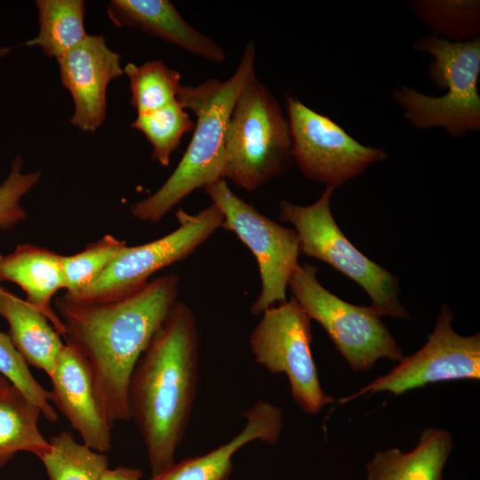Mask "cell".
Returning a JSON list of instances; mask_svg holds the SVG:
<instances>
[{
  "label": "cell",
  "mask_w": 480,
  "mask_h": 480,
  "mask_svg": "<svg viewBox=\"0 0 480 480\" xmlns=\"http://www.w3.org/2000/svg\"><path fill=\"white\" fill-rule=\"evenodd\" d=\"M180 277L169 273L140 291L106 303L54 300L66 342L77 348L92 367L100 401L112 427L130 420L131 375L155 333L177 302Z\"/></svg>",
  "instance_id": "6da1fadb"
},
{
  "label": "cell",
  "mask_w": 480,
  "mask_h": 480,
  "mask_svg": "<svg viewBox=\"0 0 480 480\" xmlns=\"http://www.w3.org/2000/svg\"><path fill=\"white\" fill-rule=\"evenodd\" d=\"M198 371L196 317L177 300L137 362L128 387L130 420L141 435L151 476L175 462L190 420Z\"/></svg>",
  "instance_id": "7a4b0ae2"
},
{
  "label": "cell",
  "mask_w": 480,
  "mask_h": 480,
  "mask_svg": "<svg viewBox=\"0 0 480 480\" xmlns=\"http://www.w3.org/2000/svg\"><path fill=\"white\" fill-rule=\"evenodd\" d=\"M255 60L256 48L250 42L237 68L227 80L212 78L197 86H181L178 101L196 117L192 138L165 182L153 195L131 206L133 217L157 222L196 189L223 179L228 123L243 87L255 76Z\"/></svg>",
  "instance_id": "3957f363"
},
{
  "label": "cell",
  "mask_w": 480,
  "mask_h": 480,
  "mask_svg": "<svg viewBox=\"0 0 480 480\" xmlns=\"http://www.w3.org/2000/svg\"><path fill=\"white\" fill-rule=\"evenodd\" d=\"M413 48L433 56L428 74L441 97L424 95L401 86L392 92L404 117L419 129L443 127L453 137L480 129V39L455 43L434 35L418 40Z\"/></svg>",
  "instance_id": "277c9868"
},
{
  "label": "cell",
  "mask_w": 480,
  "mask_h": 480,
  "mask_svg": "<svg viewBox=\"0 0 480 480\" xmlns=\"http://www.w3.org/2000/svg\"><path fill=\"white\" fill-rule=\"evenodd\" d=\"M292 160L288 120L254 76L243 87L228 123L223 179L254 191L283 174Z\"/></svg>",
  "instance_id": "5b68a950"
},
{
  "label": "cell",
  "mask_w": 480,
  "mask_h": 480,
  "mask_svg": "<svg viewBox=\"0 0 480 480\" xmlns=\"http://www.w3.org/2000/svg\"><path fill=\"white\" fill-rule=\"evenodd\" d=\"M333 190L326 186L317 201L307 206L281 201L279 220L294 226L301 253L329 264L365 290L380 316L408 319L399 300L398 279L358 251L337 225L330 208Z\"/></svg>",
  "instance_id": "8992f818"
},
{
  "label": "cell",
  "mask_w": 480,
  "mask_h": 480,
  "mask_svg": "<svg viewBox=\"0 0 480 480\" xmlns=\"http://www.w3.org/2000/svg\"><path fill=\"white\" fill-rule=\"evenodd\" d=\"M316 273L313 265H300L288 286L310 319L323 326L351 369L371 370L384 357L401 361L402 349L375 310L332 294L320 284Z\"/></svg>",
  "instance_id": "52a82bcc"
},
{
  "label": "cell",
  "mask_w": 480,
  "mask_h": 480,
  "mask_svg": "<svg viewBox=\"0 0 480 480\" xmlns=\"http://www.w3.org/2000/svg\"><path fill=\"white\" fill-rule=\"evenodd\" d=\"M179 227L152 242L124 247L100 275L74 297L82 303H106L125 298L147 285L156 272L192 254L218 228L224 217L212 204L196 214L180 209L175 212Z\"/></svg>",
  "instance_id": "ba28073f"
},
{
  "label": "cell",
  "mask_w": 480,
  "mask_h": 480,
  "mask_svg": "<svg viewBox=\"0 0 480 480\" xmlns=\"http://www.w3.org/2000/svg\"><path fill=\"white\" fill-rule=\"evenodd\" d=\"M311 319L293 296L262 312L250 335L256 363L273 373H284L295 403L317 414L334 399L321 387L312 356Z\"/></svg>",
  "instance_id": "9c48e42d"
},
{
  "label": "cell",
  "mask_w": 480,
  "mask_h": 480,
  "mask_svg": "<svg viewBox=\"0 0 480 480\" xmlns=\"http://www.w3.org/2000/svg\"><path fill=\"white\" fill-rule=\"evenodd\" d=\"M221 211L222 228L234 232L258 262L261 291L251 307L254 316L274 303L286 301L288 283L299 268L300 244L295 229L284 227L260 213L236 195L221 179L204 188Z\"/></svg>",
  "instance_id": "30bf717a"
},
{
  "label": "cell",
  "mask_w": 480,
  "mask_h": 480,
  "mask_svg": "<svg viewBox=\"0 0 480 480\" xmlns=\"http://www.w3.org/2000/svg\"><path fill=\"white\" fill-rule=\"evenodd\" d=\"M286 110L292 156L309 180L335 188L387 156L384 149L359 143L329 116L292 95Z\"/></svg>",
  "instance_id": "8fae6325"
},
{
  "label": "cell",
  "mask_w": 480,
  "mask_h": 480,
  "mask_svg": "<svg viewBox=\"0 0 480 480\" xmlns=\"http://www.w3.org/2000/svg\"><path fill=\"white\" fill-rule=\"evenodd\" d=\"M453 315L442 305L432 334L416 353L404 356L388 373L382 375L350 396L388 391L396 396L431 383L480 378V334H458L452 327Z\"/></svg>",
  "instance_id": "7c38bea8"
},
{
  "label": "cell",
  "mask_w": 480,
  "mask_h": 480,
  "mask_svg": "<svg viewBox=\"0 0 480 480\" xmlns=\"http://www.w3.org/2000/svg\"><path fill=\"white\" fill-rule=\"evenodd\" d=\"M57 61L74 102L69 122L84 132H96L106 117L108 85L124 73L120 53L107 45L103 35H88Z\"/></svg>",
  "instance_id": "4fadbf2b"
},
{
  "label": "cell",
  "mask_w": 480,
  "mask_h": 480,
  "mask_svg": "<svg viewBox=\"0 0 480 480\" xmlns=\"http://www.w3.org/2000/svg\"><path fill=\"white\" fill-rule=\"evenodd\" d=\"M51 400L80 435L83 444L106 453L112 447V426L100 401L89 361L66 342L50 376Z\"/></svg>",
  "instance_id": "5bb4252c"
},
{
  "label": "cell",
  "mask_w": 480,
  "mask_h": 480,
  "mask_svg": "<svg viewBox=\"0 0 480 480\" xmlns=\"http://www.w3.org/2000/svg\"><path fill=\"white\" fill-rule=\"evenodd\" d=\"M243 415L244 428L228 443L205 454L175 461L148 480H228L239 449L252 441L275 444L283 428L282 410L267 401H258Z\"/></svg>",
  "instance_id": "9a60e30c"
},
{
  "label": "cell",
  "mask_w": 480,
  "mask_h": 480,
  "mask_svg": "<svg viewBox=\"0 0 480 480\" xmlns=\"http://www.w3.org/2000/svg\"><path fill=\"white\" fill-rule=\"evenodd\" d=\"M107 13L118 28H137L209 61L226 60L223 48L189 25L168 0H111Z\"/></svg>",
  "instance_id": "2e32d148"
},
{
  "label": "cell",
  "mask_w": 480,
  "mask_h": 480,
  "mask_svg": "<svg viewBox=\"0 0 480 480\" xmlns=\"http://www.w3.org/2000/svg\"><path fill=\"white\" fill-rule=\"evenodd\" d=\"M0 281L17 284L25 292V300L64 336V324L52 307L53 296L65 289L60 254L34 244H19L11 253H0Z\"/></svg>",
  "instance_id": "e0dca14e"
},
{
  "label": "cell",
  "mask_w": 480,
  "mask_h": 480,
  "mask_svg": "<svg viewBox=\"0 0 480 480\" xmlns=\"http://www.w3.org/2000/svg\"><path fill=\"white\" fill-rule=\"evenodd\" d=\"M0 316L6 320L8 335L26 363L50 377L65 345L60 334L38 309L8 290L0 292Z\"/></svg>",
  "instance_id": "ac0fdd59"
},
{
  "label": "cell",
  "mask_w": 480,
  "mask_h": 480,
  "mask_svg": "<svg viewBox=\"0 0 480 480\" xmlns=\"http://www.w3.org/2000/svg\"><path fill=\"white\" fill-rule=\"evenodd\" d=\"M452 440L444 429L428 428L409 452L397 448L379 451L366 464L367 480H443Z\"/></svg>",
  "instance_id": "d6986e66"
},
{
  "label": "cell",
  "mask_w": 480,
  "mask_h": 480,
  "mask_svg": "<svg viewBox=\"0 0 480 480\" xmlns=\"http://www.w3.org/2000/svg\"><path fill=\"white\" fill-rule=\"evenodd\" d=\"M39 407L11 384L0 394V470L20 452L40 457L50 447L38 428Z\"/></svg>",
  "instance_id": "ffe728a7"
},
{
  "label": "cell",
  "mask_w": 480,
  "mask_h": 480,
  "mask_svg": "<svg viewBox=\"0 0 480 480\" xmlns=\"http://www.w3.org/2000/svg\"><path fill=\"white\" fill-rule=\"evenodd\" d=\"M39 31L25 43L39 46L44 54L56 60L82 43L88 34L84 28L85 4L82 0H37Z\"/></svg>",
  "instance_id": "44dd1931"
},
{
  "label": "cell",
  "mask_w": 480,
  "mask_h": 480,
  "mask_svg": "<svg viewBox=\"0 0 480 480\" xmlns=\"http://www.w3.org/2000/svg\"><path fill=\"white\" fill-rule=\"evenodd\" d=\"M50 447L41 460L49 480H100L108 468L106 453L94 451L61 431L48 440Z\"/></svg>",
  "instance_id": "7402d4cb"
},
{
  "label": "cell",
  "mask_w": 480,
  "mask_h": 480,
  "mask_svg": "<svg viewBox=\"0 0 480 480\" xmlns=\"http://www.w3.org/2000/svg\"><path fill=\"white\" fill-rule=\"evenodd\" d=\"M123 71L129 78L131 103L138 114L178 101L180 75L163 60H148L140 66L129 62Z\"/></svg>",
  "instance_id": "603a6c76"
},
{
  "label": "cell",
  "mask_w": 480,
  "mask_h": 480,
  "mask_svg": "<svg viewBox=\"0 0 480 480\" xmlns=\"http://www.w3.org/2000/svg\"><path fill=\"white\" fill-rule=\"evenodd\" d=\"M411 5L419 19L449 41L460 43L478 37L480 32V4L471 0H420Z\"/></svg>",
  "instance_id": "cb8c5ba5"
},
{
  "label": "cell",
  "mask_w": 480,
  "mask_h": 480,
  "mask_svg": "<svg viewBox=\"0 0 480 480\" xmlns=\"http://www.w3.org/2000/svg\"><path fill=\"white\" fill-rule=\"evenodd\" d=\"M131 126L141 132L152 146V159L168 166L181 138L195 123L179 101L154 111L137 114Z\"/></svg>",
  "instance_id": "d4e9b609"
},
{
  "label": "cell",
  "mask_w": 480,
  "mask_h": 480,
  "mask_svg": "<svg viewBox=\"0 0 480 480\" xmlns=\"http://www.w3.org/2000/svg\"><path fill=\"white\" fill-rule=\"evenodd\" d=\"M126 245L124 240L107 234L79 252L60 255L66 290L64 295L74 297L87 288Z\"/></svg>",
  "instance_id": "484cf974"
},
{
  "label": "cell",
  "mask_w": 480,
  "mask_h": 480,
  "mask_svg": "<svg viewBox=\"0 0 480 480\" xmlns=\"http://www.w3.org/2000/svg\"><path fill=\"white\" fill-rule=\"evenodd\" d=\"M0 374L36 404L43 416L55 422L58 414L51 404V393L33 376L28 364L14 347L8 333L0 331Z\"/></svg>",
  "instance_id": "4316f807"
},
{
  "label": "cell",
  "mask_w": 480,
  "mask_h": 480,
  "mask_svg": "<svg viewBox=\"0 0 480 480\" xmlns=\"http://www.w3.org/2000/svg\"><path fill=\"white\" fill-rule=\"evenodd\" d=\"M23 162L17 156L7 178L0 185V228L9 230L27 218L20 201L39 182L41 172H22Z\"/></svg>",
  "instance_id": "83f0119b"
},
{
  "label": "cell",
  "mask_w": 480,
  "mask_h": 480,
  "mask_svg": "<svg viewBox=\"0 0 480 480\" xmlns=\"http://www.w3.org/2000/svg\"><path fill=\"white\" fill-rule=\"evenodd\" d=\"M141 469L135 467L118 466L106 468L100 480H142Z\"/></svg>",
  "instance_id": "f1b7e54d"
},
{
  "label": "cell",
  "mask_w": 480,
  "mask_h": 480,
  "mask_svg": "<svg viewBox=\"0 0 480 480\" xmlns=\"http://www.w3.org/2000/svg\"><path fill=\"white\" fill-rule=\"evenodd\" d=\"M10 386L11 383L9 382V380L0 374V394L8 389Z\"/></svg>",
  "instance_id": "f546056e"
},
{
  "label": "cell",
  "mask_w": 480,
  "mask_h": 480,
  "mask_svg": "<svg viewBox=\"0 0 480 480\" xmlns=\"http://www.w3.org/2000/svg\"><path fill=\"white\" fill-rule=\"evenodd\" d=\"M12 48L9 46H4L0 47V59L6 56L10 52Z\"/></svg>",
  "instance_id": "4dcf8cb0"
},
{
  "label": "cell",
  "mask_w": 480,
  "mask_h": 480,
  "mask_svg": "<svg viewBox=\"0 0 480 480\" xmlns=\"http://www.w3.org/2000/svg\"><path fill=\"white\" fill-rule=\"evenodd\" d=\"M4 291H6V288H4V287H3V286L0 285V292H4Z\"/></svg>",
  "instance_id": "1f68e13d"
}]
</instances>
